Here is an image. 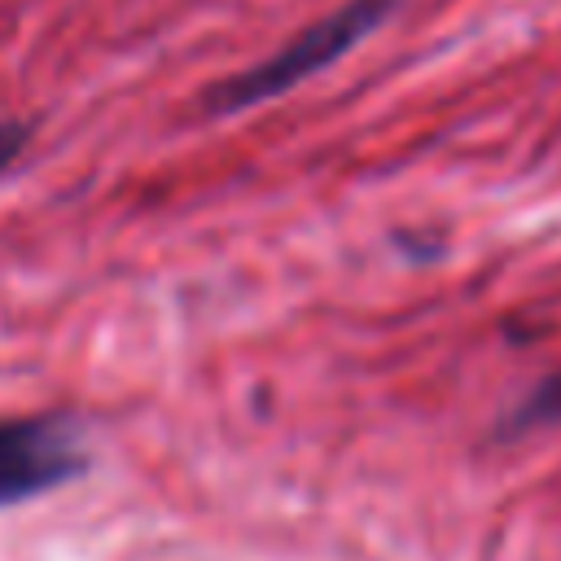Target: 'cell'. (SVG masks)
<instances>
[{
  "instance_id": "2",
  "label": "cell",
  "mask_w": 561,
  "mask_h": 561,
  "mask_svg": "<svg viewBox=\"0 0 561 561\" xmlns=\"http://www.w3.org/2000/svg\"><path fill=\"white\" fill-rule=\"evenodd\" d=\"M88 469L79 434L57 416H4L0 421V508L66 486Z\"/></svg>"
},
{
  "instance_id": "4",
  "label": "cell",
  "mask_w": 561,
  "mask_h": 561,
  "mask_svg": "<svg viewBox=\"0 0 561 561\" xmlns=\"http://www.w3.org/2000/svg\"><path fill=\"white\" fill-rule=\"evenodd\" d=\"M26 123H0V175L18 162V153L26 149Z\"/></svg>"
},
{
  "instance_id": "1",
  "label": "cell",
  "mask_w": 561,
  "mask_h": 561,
  "mask_svg": "<svg viewBox=\"0 0 561 561\" xmlns=\"http://www.w3.org/2000/svg\"><path fill=\"white\" fill-rule=\"evenodd\" d=\"M399 0H346L342 9H333L329 18L302 26L289 44H280L272 57L237 70L232 79H219L202 105L206 114H241V110H254L280 92H289L294 83L311 79L316 70L342 61L359 39H368L390 13H394Z\"/></svg>"
},
{
  "instance_id": "3",
  "label": "cell",
  "mask_w": 561,
  "mask_h": 561,
  "mask_svg": "<svg viewBox=\"0 0 561 561\" xmlns=\"http://www.w3.org/2000/svg\"><path fill=\"white\" fill-rule=\"evenodd\" d=\"M561 421V373H552L548 381H539L526 403L513 412V430H530V425H552Z\"/></svg>"
}]
</instances>
